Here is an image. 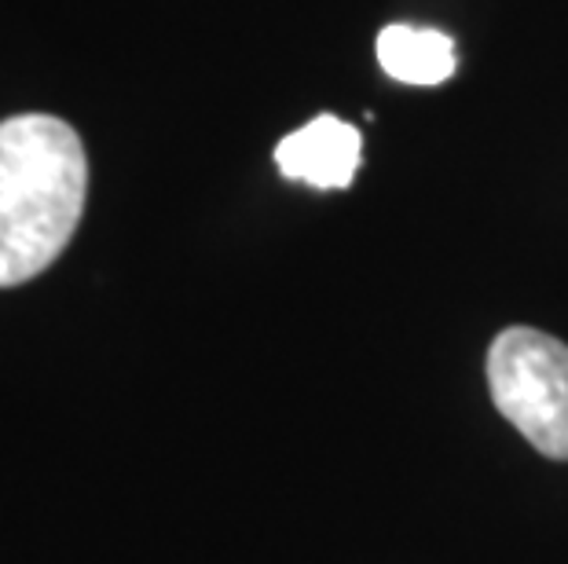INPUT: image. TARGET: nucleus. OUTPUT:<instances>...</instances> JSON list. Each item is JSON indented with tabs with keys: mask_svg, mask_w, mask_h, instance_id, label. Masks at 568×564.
Returning a JSON list of instances; mask_svg holds the SVG:
<instances>
[{
	"mask_svg": "<svg viewBox=\"0 0 568 564\" xmlns=\"http://www.w3.org/2000/svg\"><path fill=\"white\" fill-rule=\"evenodd\" d=\"M84 195L89 158L63 117L0 122V290L52 268L78 232Z\"/></svg>",
	"mask_w": 568,
	"mask_h": 564,
	"instance_id": "1",
	"label": "nucleus"
},
{
	"mask_svg": "<svg viewBox=\"0 0 568 564\" xmlns=\"http://www.w3.org/2000/svg\"><path fill=\"white\" fill-rule=\"evenodd\" d=\"M359 162H364V136L334 114H320L316 122L275 143L280 173L316 191H345L356 180Z\"/></svg>",
	"mask_w": 568,
	"mask_h": 564,
	"instance_id": "3",
	"label": "nucleus"
},
{
	"mask_svg": "<svg viewBox=\"0 0 568 564\" xmlns=\"http://www.w3.org/2000/svg\"><path fill=\"white\" fill-rule=\"evenodd\" d=\"M491 403L531 448L568 462V345L531 327H506L488 348Z\"/></svg>",
	"mask_w": 568,
	"mask_h": 564,
	"instance_id": "2",
	"label": "nucleus"
},
{
	"mask_svg": "<svg viewBox=\"0 0 568 564\" xmlns=\"http://www.w3.org/2000/svg\"><path fill=\"white\" fill-rule=\"evenodd\" d=\"M378 63L393 81L415 89L444 85L455 74V41L444 30L393 22L378 33Z\"/></svg>",
	"mask_w": 568,
	"mask_h": 564,
	"instance_id": "4",
	"label": "nucleus"
}]
</instances>
